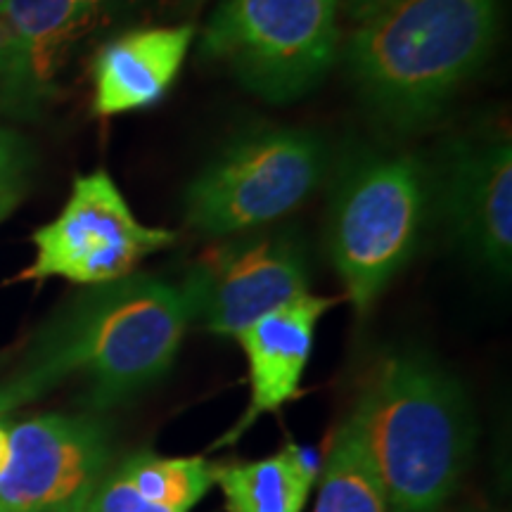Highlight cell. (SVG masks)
<instances>
[{"label": "cell", "instance_id": "6da1fadb", "mask_svg": "<svg viewBox=\"0 0 512 512\" xmlns=\"http://www.w3.org/2000/svg\"><path fill=\"white\" fill-rule=\"evenodd\" d=\"M190 309L181 283L131 273L86 287L38 332L22 368L0 382L8 411L79 377L95 411L119 406L174 366Z\"/></svg>", "mask_w": 512, "mask_h": 512}, {"label": "cell", "instance_id": "7a4b0ae2", "mask_svg": "<svg viewBox=\"0 0 512 512\" xmlns=\"http://www.w3.org/2000/svg\"><path fill=\"white\" fill-rule=\"evenodd\" d=\"M501 0H401L358 24L342 50L354 93L396 136L430 128L501 34Z\"/></svg>", "mask_w": 512, "mask_h": 512}, {"label": "cell", "instance_id": "3957f363", "mask_svg": "<svg viewBox=\"0 0 512 512\" xmlns=\"http://www.w3.org/2000/svg\"><path fill=\"white\" fill-rule=\"evenodd\" d=\"M347 420L377 467L392 512H441L451 501L477 432L463 384L434 358L418 351L380 358Z\"/></svg>", "mask_w": 512, "mask_h": 512}, {"label": "cell", "instance_id": "277c9868", "mask_svg": "<svg viewBox=\"0 0 512 512\" xmlns=\"http://www.w3.org/2000/svg\"><path fill=\"white\" fill-rule=\"evenodd\" d=\"M430 211V169L415 155L361 152L339 169L325 245L361 318L418 252Z\"/></svg>", "mask_w": 512, "mask_h": 512}, {"label": "cell", "instance_id": "5b68a950", "mask_svg": "<svg viewBox=\"0 0 512 512\" xmlns=\"http://www.w3.org/2000/svg\"><path fill=\"white\" fill-rule=\"evenodd\" d=\"M328 147L309 128H252L202 166L183 195L185 223L228 240L299 209L328 176Z\"/></svg>", "mask_w": 512, "mask_h": 512}, {"label": "cell", "instance_id": "8992f818", "mask_svg": "<svg viewBox=\"0 0 512 512\" xmlns=\"http://www.w3.org/2000/svg\"><path fill=\"white\" fill-rule=\"evenodd\" d=\"M339 12L342 0H221L202 53L256 98L302 100L337 60Z\"/></svg>", "mask_w": 512, "mask_h": 512}, {"label": "cell", "instance_id": "52a82bcc", "mask_svg": "<svg viewBox=\"0 0 512 512\" xmlns=\"http://www.w3.org/2000/svg\"><path fill=\"white\" fill-rule=\"evenodd\" d=\"M34 261L19 278H62L107 285L136 271L145 256L176 242V233L145 226L105 169L74 178L60 214L34 233Z\"/></svg>", "mask_w": 512, "mask_h": 512}, {"label": "cell", "instance_id": "ba28073f", "mask_svg": "<svg viewBox=\"0 0 512 512\" xmlns=\"http://www.w3.org/2000/svg\"><path fill=\"white\" fill-rule=\"evenodd\" d=\"M309 256L292 233L226 240L197 261L181 290L190 323L211 335L238 337L280 306L309 294Z\"/></svg>", "mask_w": 512, "mask_h": 512}, {"label": "cell", "instance_id": "9c48e42d", "mask_svg": "<svg viewBox=\"0 0 512 512\" xmlns=\"http://www.w3.org/2000/svg\"><path fill=\"white\" fill-rule=\"evenodd\" d=\"M110 465L100 418L48 413L17 422L0 472V512H86Z\"/></svg>", "mask_w": 512, "mask_h": 512}, {"label": "cell", "instance_id": "30bf717a", "mask_svg": "<svg viewBox=\"0 0 512 512\" xmlns=\"http://www.w3.org/2000/svg\"><path fill=\"white\" fill-rule=\"evenodd\" d=\"M432 178L448 235L467 259L508 278L512 266V147L503 133L451 140Z\"/></svg>", "mask_w": 512, "mask_h": 512}, {"label": "cell", "instance_id": "8fae6325", "mask_svg": "<svg viewBox=\"0 0 512 512\" xmlns=\"http://www.w3.org/2000/svg\"><path fill=\"white\" fill-rule=\"evenodd\" d=\"M332 306L335 299L309 292L266 313L235 337L247 356L249 403L245 415L216 446L235 444L256 420L278 413L285 403L297 399L316 342V328Z\"/></svg>", "mask_w": 512, "mask_h": 512}, {"label": "cell", "instance_id": "7c38bea8", "mask_svg": "<svg viewBox=\"0 0 512 512\" xmlns=\"http://www.w3.org/2000/svg\"><path fill=\"white\" fill-rule=\"evenodd\" d=\"M192 41V24L138 27L107 41L93 60V112L119 117L159 105L174 88Z\"/></svg>", "mask_w": 512, "mask_h": 512}, {"label": "cell", "instance_id": "4fadbf2b", "mask_svg": "<svg viewBox=\"0 0 512 512\" xmlns=\"http://www.w3.org/2000/svg\"><path fill=\"white\" fill-rule=\"evenodd\" d=\"M10 38L0 69V112L29 119L48 102L64 50L86 29L76 0H8Z\"/></svg>", "mask_w": 512, "mask_h": 512}, {"label": "cell", "instance_id": "5bb4252c", "mask_svg": "<svg viewBox=\"0 0 512 512\" xmlns=\"http://www.w3.org/2000/svg\"><path fill=\"white\" fill-rule=\"evenodd\" d=\"M318 477L320 489L313 512H392L377 467L347 418L332 434Z\"/></svg>", "mask_w": 512, "mask_h": 512}, {"label": "cell", "instance_id": "9a60e30c", "mask_svg": "<svg viewBox=\"0 0 512 512\" xmlns=\"http://www.w3.org/2000/svg\"><path fill=\"white\" fill-rule=\"evenodd\" d=\"M214 484L228 512H302L313 486L292 470L283 451L252 463L216 465Z\"/></svg>", "mask_w": 512, "mask_h": 512}, {"label": "cell", "instance_id": "2e32d148", "mask_svg": "<svg viewBox=\"0 0 512 512\" xmlns=\"http://www.w3.org/2000/svg\"><path fill=\"white\" fill-rule=\"evenodd\" d=\"M117 470L147 501L190 512L214 486L216 465L202 456L164 458L140 451L119 463Z\"/></svg>", "mask_w": 512, "mask_h": 512}, {"label": "cell", "instance_id": "e0dca14e", "mask_svg": "<svg viewBox=\"0 0 512 512\" xmlns=\"http://www.w3.org/2000/svg\"><path fill=\"white\" fill-rule=\"evenodd\" d=\"M86 512H181L164 508V505L147 501L128 484V479L121 475L117 467H110L105 479L88 503Z\"/></svg>", "mask_w": 512, "mask_h": 512}, {"label": "cell", "instance_id": "ac0fdd59", "mask_svg": "<svg viewBox=\"0 0 512 512\" xmlns=\"http://www.w3.org/2000/svg\"><path fill=\"white\" fill-rule=\"evenodd\" d=\"M31 166H34V152L27 138L10 128H0V188L27 185Z\"/></svg>", "mask_w": 512, "mask_h": 512}, {"label": "cell", "instance_id": "d6986e66", "mask_svg": "<svg viewBox=\"0 0 512 512\" xmlns=\"http://www.w3.org/2000/svg\"><path fill=\"white\" fill-rule=\"evenodd\" d=\"M396 3H401V0H342V12L347 15L349 22H354L358 27V24L368 22V19L377 17Z\"/></svg>", "mask_w": 512, "mask_h": 512}, {"label": "cell", "instance_id": "ffe728a7", "mask_svg": "<svg viewBox=\"0 0 512 512\" xmlns=\"http://www.w3.org/2000/svg\"><path fill=\"white\" fill-rule=\"evenodd\" d=\"M147 3H150V0H76L83 22L86 24L95 17L105 15V12H110V10H124V8H133V5L143 8V5H147Z\"/></svg>", "mask_w": 512, "mask_h": 512}, {"label": "cell", "instance_id": "44dd1931", "mask_svg": "<svg viewBox=\"0 0 512 512\" xmlns=\"http://www.w3.org/2000/svg\"><path fill=\"white\" fill-rule=\"evenodd\" d=\"M27 185H8V188H0V221H5L15 211V207L22 202Z\"/></svg>", "mask_w": 512, "mask_h": 512}, {"label": "cell", "instance_id": "7402d4cb", "mask_svg": "<svg viewBox=\"0 0 512 512\" xmlns=\"http://www.w3.org/2000/svg\"><path fill=\"white\" fill-rule=\"evenodd\" d=\"M8 38H10L8 19H5L3 10H0V69H3L5 64V55H8Z\"/></svg>", "mask_w": 512, "mask_h": 512}, {"label": "cell", "instance_id": "603a6c76", "mask_svg": "<svg viewBox=\"0 0 512 512\" xmlns=\"http://www.w3.org/2000/svg\"><path fill=\"white\" fill-rule=\"evenodd\" d=\"M10 456V427L0 425V472L5 470Z\"/></svg>", "mask_w": 512, "mask_h": 512}, {"label": "cell", "instance_id": "cb8c5ba5", "mask_svg": "<svg viewBox=\"0 0 512 512\" xmlns=\"http://www.w3.org/2000/svg\"><path fill=\"white\" fill-rule=\"evenodd\" d=\"M8 413V406H5V396H3V387H0V415Z\"/></svg>", "mask_w": 512, "mask_h": 512}, {"label": "cell", "instance_id": "d4e9b609", "mask_svg": "<svg viewBox=\"0 0 512 512\" xmlns=\"http://www.w3.org/2000/svg\"><path fill=\"white\" fill-rule=\"evenodd\" d=\"M5 3H8V0H0V8H3V5H5Z\"/></svg>", "mask_w": 512, "mask_h": 512}]
</instances>
